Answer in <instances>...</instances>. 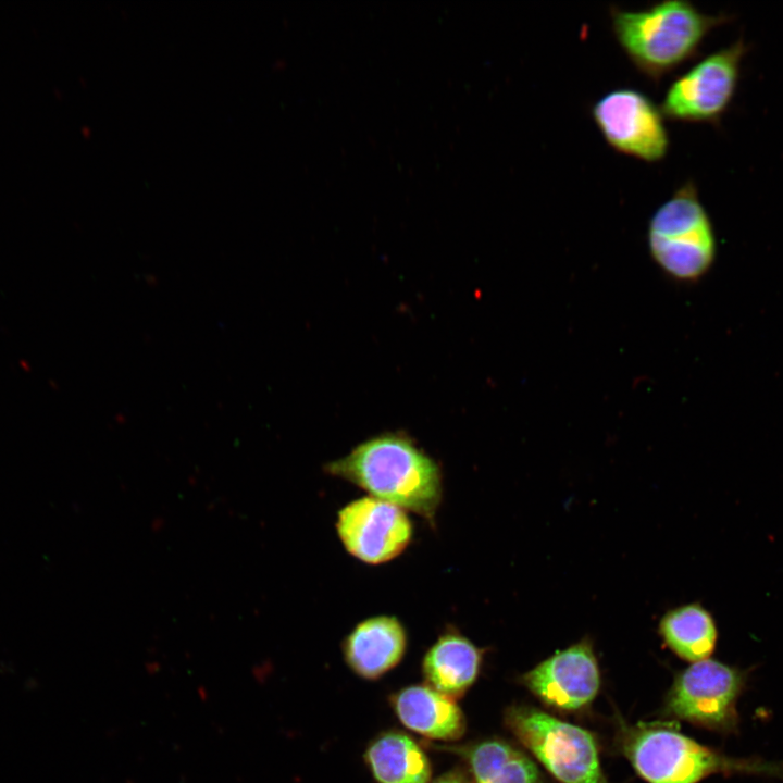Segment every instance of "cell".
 <instances>
[{"mask_svg": "<svg viewBox=\"0 0 783 783\" xmlns=\"http://www.w3.org/2000/svg\"><path fill=\"white\" fill-rule=\"evenodd\" d=\"M324 471L430 523L442 502L443 475L438 463L400 433L371 437L348 455L326 463Z\"/></svg>", "mask_w": 783, "mask_h": 783, "instance_id": "obj_1", "label": "cell"}, {"mask_svg": "<svg viewBox=\"0 0 783 783\" xmlns=\"http://www.w3.org/2000/svg\"><path fill=\"white\" fill-rule=\"evenodd\" d=\"M609 14L619 46L633 66L652 82L695 57L706 36L730 17L705 14L683 0H666L642 10L611 7Z\"/></svg>", "mask_w": 783, "mask_h": 783, "instance_id": "obj_2", "label": "cell"}, {"mask_svg": "<svg viewBox=\"0 0 783 783\" xmlns=\"http://www.w3.org/2000/svg\"><path fill=\"white\" fill-rule=\"evenodd\" d=\"M622 749L649 783H698L714 773L783 776L782 765L731 758L662 725L639 724L625 730Z\"/></svg>", "mask_w": 783, "mask_h": 783, "instance_id": "obj_3", "label": "cell"}, {"mask_svg": "<svg viewBox=\"0 0 783 783\" xmlns=\"http://www.w3.org/2000/svg\"><path fill=\"white\" fill-rule=\"evenodd\" d=\"M646 239L652 261L670 278L695 281L710 269L716 238L693 182L681 185L655 210Z\"/></svg>", "mask_w": 783, "mask_h": 783, "instance_id": "obj_4", "label": "cell"}, {"mask_svg": "<svg viewBox=\"0 0 783 783\" xmlns=\"http://www.w3.org/2000/svg\"><path fill=\"white\" fill-rule=\"evenodd\" d=\"M506 725L563 783H607L593 735L529 706H512Z\"/></svg>", "mask_w": 783, "mask_h": 783, "instance_id": "obj_5", "label": "cell"}, {"mask_svg": "<svg viewBox=\"0 0 783 783\" xmlns=\"http://www.w3.org/2000/svg\"><path fill=\"white\" fill-rule=\"evenodd\" d=\"M746 679V671L714 659L693 662L678 674L667 697V712L710 730L735 731L736 703Z\"/></svg>", "mask_w": 783, "mask_h": 783, "instance_id": "obj_6", "label": "cell"}, {"mask_svg": "<svg viewBox=\"0 0 783 783\" xmlns=\"http://www.w3.org/2000/svg\"><path fill=\"white\" fill-rule=\"evenodd\" d=\"M746 51L744 41L737 40L673 80L659 105L664 117L683 123H717L734 96Z\"/></svg>", "mask_w": 783, "mask_h": 783, "instance_id": "obj_7", "label": "cell"}, {"mask_svg": "<svg viewBox=\"0 0 783 783\" xmlns=\"http://www.w3.org/2000/svg\"><path fill=\"white\" fill-rule=\"evenodd\" d=\"M591 114L614 151L647 163L667 156L670 139L664 115L644 92L629 87L612 89L594 102Z\"/></svg>", "mask_w": 783, "mask_h": 783, "instance_id": "obj_8", "label": "cell"}, {"mask_svg": "<svg viewBox=\"0 0 783 783\" xmlns=\"http://www.w3.org/2000/svg\"><path fill=\"white\" fill-rule=\"evenodd\" d=\"M336 531L345 549L368 564L395 559L413 535L406 510L371 496L344 506L337 513Z\"/></svg>", "mask_w": 783, "mask_h": 783, "instance_id": "obj_9", "label": "cell"}, {"mask_svg": "<svg viewBox=\"0 0 783 783\" xmlns=\"http://www.w3.org/2000/svg\"><path fill=\"white\" fill-rule=\"evenodd\" d=\"M542 700L563 710L589 704L600 687L598 661L588 638L556 651L522 676Z\"/></svg>", "mask_w": 783, "mask_h": 783, "instance_id": "obj_10", "label": "cell"}, {"mask_svg": "<svg viewBox=\"0 0 783 783\" xmlns=\"http://www.w3.org/2000/svg\"><path fill=\"white\" fill-rule=\"evenodd\" d=\"M343 655L359 676L376 680L395 668L407 648V632L394 616H375L359 622L345 637Z\"/></svg>", "mask_w": 783, "mask_h": 783, "instance_id": "obj_11", "label": "cell"}, {"mask_svg": "<svg viewBox=\"0 0 783 783\" xmlns=\"http://www.w3.org/2000/svg\"><path fill=\"white\" fill-rule=\"evenodd\" d=\"M390 704L406 728L427 738L456 741L465 732V718L455 699L427 684L398 691Z\"/></svg>", "mask_w": 783, "mask_h": 783, "instance_id": "obj_12", "label": "cell"}, {"mask_svg": "<svg viewBox=\"0 0 783 783\" xmlns=\"http://www.w3.org/2000/svg\"><path fill=\"white\" fill-rule=\"evenodd\" d=\"M483 660L482 650L462 634L449 631L428 648L422 672L428 686L455 699L475 682Z\"/></svg>", "mask_w": 783, "mask_h": 783, "instance_id": "obj_13", "label": "cell"}, {"mask_svg": "<svg viewBox=\"0 0 783 783\" xmlns=\"http://www.w3.org/2000/svg\"><path fill=\"white\" fill-rule=\"evenodd\" d=\"M463 758L473 783H540L536 765L523 753L500 739L462 746H437Z\"/></svg>", "mask_w": 783, "mask_h": 783, "instance_id": "obj_14", "label": "cell"}, {"mask_svg": "<svg viewBox=\"0 0 783 783\" xmlns=\"http://www.w3.org/2000/svg\"><path fill=\"white\" fill-rule=\"evenodd\" d=\"M364 760L377 783H428L431 780L426 754L403 732L381 733L366 747Z\"/></svg>", "mask_w": 783, "mask_h": 783, "instance_id": "obj_15", "label": "cell"}, {"mask_svg": "<svg viewBox=\"0 0 783 783\" xmlns=\"http://www.w3.org/2000/svg\"><path fill=\"white\" fill-rule=\"evenodd\" d=\"M658 631L676 656L691 662L708 659L718 641L716 620L700 602L668 610L659 621Z\"/></svg>", "mask_w": 783, "mask_h": 783, "instance_id": "obj_16", "label": "cell"}, {"mask_svg": "<svg viewBox=\"0 0 783 783\" xmlns=\"http://www.w3.org/2000/svg\"><path fill=\"white\" fill-rule=\"evenodd\" d=\"M432 783H470V781L461 770L453 769L442 774Z\"/></svg>", "mask_w": 783, "mask_h": 783, "instance_id": "obj_17", "label": "cell"}]
</instances>
